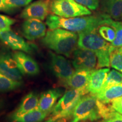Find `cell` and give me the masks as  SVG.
<instances>
[{
  "mask_svg": "<svg viewBox=\"0 0 122 122\" xmlns=\"http://www.w3.org/2000/svg\"><path fill=\"white\" fill-rule=\"evenodd\" d=\"M103 122H122V114L115 111L110 117L107 119L103 120Z\"/></svg>",
  "mask_w": 122,
  "mask_h": 122,
  "instance_id": "30",
  "label": "cell"
},
{
  "mask_svg": "<svg viewBox=\"0 0 122 122\" xmlns=\"http://www.w3.org/2000/svg\"><path fill=\"white\" fill-rule=\"evenodd\" d=\"M93 71L76 70L75 72L64 84L70 89H83L87 88L89 79Z\"/></svg>",
  "mask_w": 122,
  "mask_h": 122,
  "instance_id": "17",
  "label": "cell"
},
{
  "mask_svg": "<svg viewBox=\"0 0 122 122\" xmlns=\"http://www.w3.org/2000/svg\"><path fill=\"white\" fill-rule=\"evenodd\" d=\"M72 66L76 70L93 71L97 67V57L92 51L77 48L73 53Z\"/></svg>",
  "mask_w": 122,
  "mask_h": 122,
  "instance_id": "8",
  "label": "cell"
},
{
  "mask_svg": "<svg viewBox=\"0 0 122 122\" xmlns=\"http://www.w3.org/2000/svg\"><path fill=\"white\" fill-rule=\"evenodd\" d=\"M96 96L102 102L106 104L111 103L114 100L122 96V84L106 88Z\"/></svg>",
  "mask_w": 122,
  "mask_h": 122,
  "instance_id": "19",
  "label": "cell"
},
{
  "mask_svg": "<svg viewBox=\"0 0 122 122\" xmlns=\"http://www.w3.org/2000/svg\"><path fill=\"white\" fill-rule=\"evenodd\" d=\"M110 18L105 13L70 18L49 15L46 20V24L50 30L62 28L79 34L94 31L101 25H107Z\"/></svg>",
  "mask_w": 122,
  "mask_h": 122,
  "instance_id": "1",
  "label": "cell"
},
{
  "mask_svg": "<svg viewBox=\"0 0 122 122\" xmlns=\"http://www.w3.org/2000/svg\"><path fill=\"white\" fill-rule=\"evenodd\" d=\"M0 40L9 47L14 50L30 53L35 49V46L28 43L10 30H0Z\"/></svg>",
  "mask_w": 122,
  "mask_h": 122,
  "instance_id": "10",
  "label": "cell"
},
{
  "mask_svg": "<svg viewBox=\"0 0 122 122\" xmlns=\"http://www.w3.org/2000/svg\"><path fill=\"white\" fill-rule=\"evenodd\" d=\"M22 82L12 80L0 72V92H7L20 87Z\"/></svg>",
  "mask_w": 122,
  "mask_h": 122,
  "instance_id": "22",
  "label": "cell"
},
{
  "mask_svg": "<svg viewBox=\"0 0 122 122\" xmlns=\"http://www.w3.org/2000/svg\"><path fill=\"white\" fill-rule=\"evenodd\" d=\"M109 71V67H103L92 72L87 85L88 91L90 94L96 95L101 92Z\"/></svg>",
  "mask_w": 122,
  "mask_h": 122,
  "instance_id": "15",
  "label": "cell"
},
{
  "mask_svg": "<svg viewBox=\"0 0 122 122\" xmlns=\"http://www.w3.org/2000/svg\"><path fill=\"white\" fill-rule=\"evenodd\" d=\"M13 57L23 74L36 76L40 73V68L36 61L29 55L23 51H16Z\"/></svg>",
  "mask_w": 122,
  "mask_h": 122,
  "instance_id": "13",
  "label": "cell"
},
{
  "mask_svg": "<svg viewBox=\"0 0 122 122\" xmlns=\"http://www.w3.org/2000/svg\"><path fill=\"white\" fill-rule=\"evenodd\" d=\"M110 63L111 67L122 73V48H114L111 45Z\"/></svg>",
  "mask_w": 122,
  "mask_h": 122,
  "instance_id": "21",
  "label": "cell"
},
{
  "mask_svg": "<svg viewBox=\"0 0 122 122\" xmlns=\"http://www.w3.org/2000/svg\"><path fill=\"white\" fill-rule=\"evenodd\" d=\"M108 25L112 27L115 30V39L112 43L111 46L114 48H122V22L111 19L109 20Z\"/></svg>",
  "mask_w": 122,
  "mask_h": 122,
  "instance_id": "23",
  "label": "cell"
},
{
  "mask_svg": "<svg viewBox=\"0 0 122 122\" xmlns=\"http://www.w3.org/2000/svg\"><path fill=\"white\" fill-rule=\"evenodd\" d=\"M16 20L9 16L0 14V30H10V27L15 23Z\"/></svg>",
  "mask_w": 122,
  "mask_h": 122,
  "instance_id": "27",
  "label": "cell"
},
{
  "mask_svg": "<svg viewBox=\"0 0 122 122\" xmlns=\"http://www.w3.org/2000/svg\"><path fill=\"white\" fill-rule=\"evenodd\" d=\"M98 101V98L94 94L83 96L75 107L71 122H93L101 119L99 114Z\"/></svg>",
  "mask_w": 122,
  "mask_h": 122,
  "instance_id": "5",
  "label": "cell"
},
{
  "mask_svg": "<svg viewBox=\"0 0 122 122\" xmlns=\"http://www.w3.org/2000/svg\"><path fill=\"white\" fill-rule=\"evenodd\" d=\"M4 105H5L4 101L3 100H1V99H0V110L2 109L3 107L4 106Z\"/></svg>",
  "mask_w": 122,
  "mask_h": 122,
  "instance_id": "32",
  "label": "cell"
},
{
  "mask_svg": "<svg viewBox=\"0 0 122 122\" xmlns=\"http://www.w3.org/2000/svg\"><path fill=\"white\" fill-rule=\"evenodd\" d=\"M103 122V120H102V121H101V122Z\"/></svg>",
  "mask_w": 122,
  "mask_h": 122,
  "instance_id": "34",
  "label": "cell"
},
{
  "mask_svg": "<svg viewBox=\"0 0 122 122\" xmlns=\"http://www.w3.org/2000/svg\"><path fill=\"white\" fill-rule=\"evenodd\" d=\"M32 1V0H4L5 11L10 12L15 9L27 6Z\"/></svg>",
  "mask_w": 122,
  "mask_h": 122,
  "instance_id": "26",
  "label": "cell"
},
{
  "mask_svg": "<svg viewBox=\"0 0 122 122\" xmlns=\"http://www.w3.org/2000/svg\"><path fill=\"white\" fill-rule=\"evenodd\" d=\"M84 6L87 7L90 10H96L99 6L100 0H75Z\"/></svg>",
  "mask_w": 122,
  "mask_h": 122,
  "instance_id": "28",
  "label": "cell"
},
{
  "mask_svg": "<svg viewBox=\"0 0 122 122\" xmlns=\"http://www.w3.org/2000/svg\"><path fill=\"white\" fill-rule=\"evenodd\" d=\"M111 105L115 111L122 114V96L114 100L111 103Z\"/></svg>",
  "mask_w": 122,
  "mask_h": 122,
  "instance_id": "29",
  "label": "cell"
},
{
  "mask_svg": "<svg viewBox=\"0 0 122 122\" xmlns=\"http://www.w3.org/2000/svg\"><path fill=\"white\" fill-rule=\"evenodd\" d=\"M77 46L89 50L95 53L97 57L98 68L109 67L110 49L111 43L103 39L96 30L79 34Z\"/></svg>",
  "mask_w": 122,
  "mask_h": 122,
  "instance_id": "3",
  "label": "cell"
},
{
  "mask_svg": "<svg viewBox=\"0 0 122 122\" xmlns=\"http://www.w3.org/2000/svg\"><path fill=\"white\" fill-rule=\"evenodd\" d=\"M89 122L88 121H81V122Z\"/></svg>",
  "mask_w": 122,
  "mask_h": 122,
  "instance_id": "33",
  "label": "cell"
},
{
  "mask_svg": "<svg viewBox=\"0 0 122 122\" xmlns=\"http://www.w3.org/2000/svg\"><path fill=\"white\" fill-rule=\"evenodd\" d=\"M120 84H122V73L116 70H112L111 71L110 70L101 91L111 86Z\"/></svg>",
  "mask_w": 122,
  "mask_h": 122,
  "instance_id": "24",
  "label": "cell"
},
{
  "mask_svg": "<svg viewBox=\"0 0 122 122\" xmlns=\"http://www.w3.org/2000/svg\"><path fill=\"white\" fill-rule=\"evenodd\" d=\"M49 9L54 14L65 18L92 14L89 9L79 4L75 0H51Z\"/></svg>",
  "mask_w": 122,
  "mask_h": 122,
  "instance_id": "6",
  "label": "cell"
},
{
  "mask_svg": "<svg viewBox=\"0 0 122 122\" xmlns=\"http://www.w3.org/2000/svg\"><path fill=\"white\" fill-rule=\"evenodd\" d=\"M39 98L35 92H30L25 96L19 106L9 116V120L13 122L16 118L37 109Z\"/></svg>",
  "mask_w": 122,
  "mask_h": 122,
  "instance_id": "14",
  "label": "cell"
},
{
  "mask_svg": "<svg viewBox=\"0 0 122 122\" xmlns=\"http://www.w3.org/2000/svg\"><path fill=\"white\" fill-rule=\"evenodd\" d=\"M88 93L87 88L70 89L66 92L53 107L49 117L45 122H57L72 117L73 111L79 101Z\"/></svg>",
  "mask_w": 122,
  "mask_h": 122,
  "instance_id": "4",
  "label": "cell"
},
{
  "mask_svg": "<svg viewBox=\"0 0 122 122\" xmlns=\"http://www.w3.org/2000/svg\"><path fill=\"white\" fill-rule=\"evenodd\" d=\"M50 67L53 74L64 83L74 73L71 62L63 56L50 51Z\"/></svg>",
  "mask_w": 122,
  "mask_h": 122,
  "instance_id": "7",
  "label": "cell"
},
{
  "mask_svg": "<svg viewBox=\"0 0 122 122\" xmlns=\"http://www.w3.org/2000/svg\"><path fill=\"white\" fill-rule=\"evenodd\" d=\"M0 11H5L4 0H0Z\"/></svg>",
  "mask_w": 122,
  "mask_h": 122,
  "instance_id": "31",
  "label": "cell"
},
{
  "mask_svg": "<svg viewBox=\"0 0 122 122\" xmlns=\"http://www.w3.org/2000/svg\"><path fill=\"white\" fill-rule=\"evenodd\" d=\"M49 113L41 111L38 108L16 118L13 122H41Z\"/></svg>",
  "mask_w": 122,
  "mask_h": 122,
  "instance_id": "20",
  "label": "cell"
},
{
  "mask_svg": "<svg viewBox=\"0 0 122 122\" xmlns=\"http://www.w3.org/2000/svg\"><path fill=\"white\" fill-rule=\"evenodd\" d=\"M22 32L24 37L30 41L44 37L46 35L45 24L37 19H27L23 23Z\"/></svg>",
  "mask_w": 122,
  "mask_h": 122,
  "instance_id": "12",
  "label": "cell"
},
{
  "mask_svg": "<svg viewBox=\"0 0 122 122\" xmlns=\"http://www.w3.org/2000/svg\"><path fill=\"white\" fill-rule=\"evenodd\" d=\"M98 33L110 43H112L115 39V30L112 27L108 25H102L98 28Z\"/></svg>",
  "mask_w": 122,
  "mask_h": 122,
  "instance_id": "25",
  "label": "cell"
},
{
  "mask_svg": "<svg viewBox=\"0 0 122 122\" xmlns=\"http://www.w3.org/2000/svg\"><path fill=\"white\" fill-rule=\"evenodd\" d=\"M0 72L9 78L22 81L23 74L18 67L13 55L7 50H0Z\"/></svg>",
  "mask_w": 122,
  "mask_h": 122,
  "instance_id": "9",
  "label": "cell"
},
{
  "mask_svg": "<svg viewBox=\"0 0 122 122\" xmlns=\"http://www.w3.org/2000/svg\"><path fill=\"white\" fill-rule=\"evenodd\" d=\"M49 0H37L27 5L20 15L22 19H37L44 20L48 16Z\"/></svg>",
  "mask_w": 122,
  "mask_h": 122,
  "instance_id": "11",
  "label": "cell"
},
{
  "mask_svg": "<svg viewBox=\"0 0 122 122\" xmlns=\"http://www.w3.org/2000/svg\"><path fill=\"white\" fill-rule=\"evenodd\" d=\"M102 10L115 20H122V0H102Z\"/></svg>",
  "mask_w": 122,
  "mask_h": 122,
  "instance_id": "18",
  "label": "cell"
},
{
  "mask_svg": "<svg viewBox=\"0 0 122 122\" xmlns=\"http://www.w3.org/2000/svg\"><path fill=\"white\" fill-rule=\"evenodd\" d=\"M62 93L63 90L61 89H50L42 93L40 97L37 108L41 111L50 114Z\"/></svg>",
  "mask_w": 122,
  "mask_h": 122,
  "instance_id": "16",
  "label": "cell"
},
{
  "mask_svg": "<svg viewBox=\"0 0 122 122\" xmlns=\"http://www.w3.org/2000/svg\"><path fill=\"white\" fill-rule=\"evenodd\" d=\"M79 36L75 32L62 28L47 31L41 42L56 53L70 57L77 49Z\"/></svg>",
  "mask_w": 122,
  "mask_h": 122,
  "instance_id": "2",
  "label": "cell"
}]
</instances>
